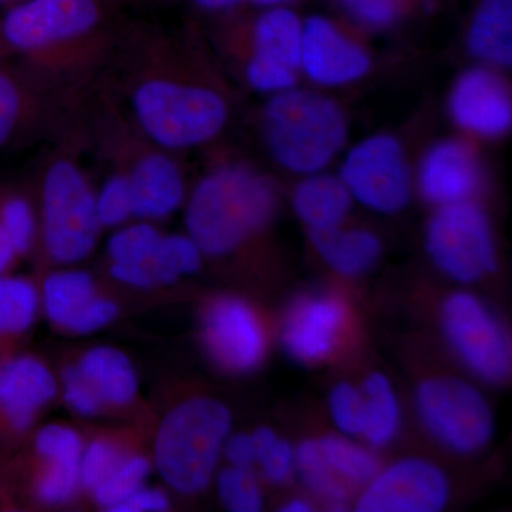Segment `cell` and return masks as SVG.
<instances>
[{
  "mask_svg": "<svg viewBox=\"0 0 512 512\" xmlns=\"http://www.w3.org/2000/svg\"><path fill=\"white\" fill-rule=\"evenodd\" d=\"M274 185L242 165H228L202 178L185 211L188 235L202 254L224 256L268 224L276 210Z\"/></svg>",
  "mask_w": 512,
  "mask_h": 512,
  "instance_id": "cell-1",
  "label": "cell"
},
{
  "mask_svg": "<svg viewBox=\"0 0 512 512\" xmlns=\"http://www.w3.org/2000/svg\"><path fill=\"white\" fill-rule=\"evenodd\" d=\"M232 413L214 397L184 400L161 421L154 441V466L175 493L197 495L214 480Z\"/></svg>",
  "mask_w": 512,
  "mask_h": 512,
  "instance_id": "cell-2",
  "label": "cell"
},
{
  "mask_svg": "<svg viewBox=\"0 0 512 512\" xmlns=\"http://www.w3.org/2000/svg\"><path fill=\"white\" fill-rule=\"evenodd\" d=\"M262 126L276 163L296 174L319 173L348 137V121L338 104L306 90L276 93L265 106Z\"/></svg>",
  "mask_w": 512,
  "mask_h": 512,
  "instance_id": "cell-3",
  "label": "cell"
},
{
  "mask_svg": "<svg viewBox=\"0 0 512 512\" xmlns=\"http://www.w3.org/2000/svg\"><path fill=\"white\" fill-rule=\"evenodd\" d=\"M133 110L144 133L170 150L207 143L228 119L227 104L214 90L167 79L140 84L134 92Z\"/></svg>",
  "mask_w": 512,
  "mask_h": 512,
  "instance_id": "cell-4",
  "label": "cell"
},
{
  "mask_svg": "<svg viewBox=\"0 0 512 512\" xmlns=\"http://www.w3.org/2000/svg\"><path fill=\"white\" fill-rule=\"evenodd\" d=\"M414 413L431 440L448 453H483L495 436L493 407L477 384L454 376H434L417 384Z\"/></svg>",
  "mask_w": 512,
  "mask_h": 512,
  "instance_id": "cell-5",
  "label": "cell"
},
{
  "mask_svg": "<svg viewBox=\"0 0 512 512\" xmlns=\"http://www.w3.org/2000/svg\"><path fill=\"white\" fill-rule=\"evenodd\" d=\"M43 242L57 264H77L87 258L100 235L96 195L72 161L50 165L42 187Z\"/></svg>",
  "mask_w": 512,
  "mask_h": 512,
  "instance_id": "cell-6",
  "label": "cell"
},
{
  "mask_svg": "<svg viewBox=\"0 0 512 512\" xmlns=\"http://www.w3.org/2000/svg\"><path fill=\"white\" fill-rule=\"evenodd\" d=\"M439 319L448 348L474 379L493 386L510 379V333L483 298L470 291L450 293Z\"/></svg>",
  "mask_w": 512,
  "mask_h": 512,
  "instance_id": "cell-7",
  "label": "cell"
},
{
  "mask_svg": "<svg viewBox=\"0 0 512 512\" xmlns=\"http://www.w3.org/2000/svg\"><path fill=\"white\" fill-rule=\"evenodd\" d=\"M424 248L434 268L456 284H477L497 269L493 225L473 201L437 208L427 224Z\"/></svg>",
  "mask_w": 512,
  "mask_h": 512,
  "instance_id": "cell-8",
  "label": "cell"
},
{
  "mask_svg": "<svg viewBox=\"0 0 512 512\" xmlns=\"http://www.w3.org/2000/svg\"><path fill=\"white\" fill-rule=\"evenodd\" d=\"M340 180L353 201L380 215L403 211L412 197V175L397 138L377 134L349 151Z\"/></svg>",
  "mask_w": 512,
  "mask_h": 512,
  "instance_id": "cell-9",
  "label": "cell"
},
{
  "mask_svg": "<svg viewBox=\"0 0 512 512\" xmlns=\"http://www.w3.org/2000/svg\"><path fill=\"white\" fill-rule=\"evenodd\" d=\"M451 497L446 471L429 458L412 456L380 467L360 488L357 512H440Z\"/></svg>",
  "mask_w": 512,
  "mask_h": 512,
  "instance_id": "cell-10",
  "label": "cell"
},
{
  "mask_svg": "<svg viewBox=\"0 0 512 512\" xmlns=\"http://www.w3.org/2000/svg\"><path fill=\"white\" fill-rule=\"evenodd\" d=\"M201 339L212 362L225 372H254L268 352V335L258 313L244 299H212L202 313Z\"/></svg>",
  "mask_w": 512,
  "mask_h": 512,
  "instance_id": "cell-11",
  "label": "cell"
},
{
  "mask_svg": "<svg viewBox=\"0 0 512 512\" xmlns=\"http://www.w3.org/2000/svg\"><path fill=\"white\" fill-rule=\"evenodd\" d=\"M99 20L96 0H25L0 22L3 40L20 52H35L90 32Z\"/></svg>",
  "mask_w": 512,
  "mask_h": 512,
  "instance_id": "cell-12",
  "label": "cell"
},
{
  "mask_svg": "<svg viewBox=\"0 0 512 512\" xmlns=\"http://www.w3.org/2000/svg\"><path fill=\"white\" fill-rule=\"evenodd\" d=\"M348 319V305L336 293H303L289 305L282 319V349L301 365L326 362L339 348Z\"/></svg>",
  "mask_w": 512,
  "mask_h": 512,
  "instance_id": "cell-13",
  "label": "cell"
},
{
  "mask_svg": "<svg viewBox=\"0 0 512 512\" xmlns=\"http://www.w3.org/2000/svg\"><path fill=\"white\" fill-rule=\"evenodd\" d=\"M56 393V377L37 357L10 355L0 360V444L25 434Z\"/></svg>",
  "mask_w": 512,
  "mask_h": 512,
  "instance_id": "cell-14",
  "label": "cell"
},
{
  "mask_svg": "<svg viewBox=\"0 0 512 512\" xmlns=\"http://www.w3.org/2000/svg\"><path fill=\"white\" fill-rule=\"evenodd\" d=\"M42 302L50 322L73 335H90L119 316L117 303L100 295L93 276L80 269H63L47 276Z\"/></svg>",
  "mask_w": 512,
  "mask_h": 512,
  "instance_id": "cell-15",
  "label": "cell"
},
{
  "mask_svg": "<svg viewBox=\"0 0 512 512\" xmlns=\"http://www.w3.org/2000/svg\"><path fill=\"white\" fill-rule=\"evenodd\" d=\"M372 60L362 46L330 20L312 16L302 29L301 67L312 82L336 87L369 73Z\"/></svg>",
  "mask_w": 512,
  "mask_h": 512,
  "instance_id": "cell-16",
  "label": "cell"
},
{
  "mask_svg": "<svg viewBox=\"0 0 512 512\" xmlns=\"http://www.w3.org/2000/svg\"><path fill=\"white\" fill-rule=\"evenodd\" d=\"M448 109L454 123L474 136L501 137L511 128L510 90L491 70L471 69L461 74L451 90Z\"/></svg>",
  "mask_w": 512,
  "mask_h": 512,
  "instance_id": "cell-17",
  "label": "cell"
},
{
  "mask_svg": "<svg viewBox=\"0 0 512 512\" xmlns=\"http://www.w3.org/2000/svg\"><path fill=\"white\" fill-rule=\"evenodd\" d=\"M481 181L476 153L463 141H440L421 161L419 190L424 200L437 208L473 201Z\"/></svg>",
  "mask_w": 512,
  "mask_h": 512,
  "instance_id": "cell-18",
  "label": "cell"
},
{
  "mask_svg": "<svg viewBox=\"0 0 512 512\" xmlns=\"http://www.w3.org/2000/svg\"><path fill=\"white\" fill-rule=\"evenodd\" d=\"M202 255L190 235H163L148 261L138 265L111 264L110 274L121 284L138 289L173 285L184 276L200 271Z\"/></svg>",
  "mask_w": 512,
  "mask_h": 512,
  "instance_id": "cell-19",
  "label": "cell"
},
{
  "mask_svg": "<svg viewBox=\"0 0 512 512\" xmlns=\"http://www.w3.org/2000/svg\"><path fill=\"white\" fill-rule=\"evenodd\" d=\"M134 217L158 220L173 214L183 204L185 185L177 164L164 154L141 158L128 174Z\"/></svg>",
  "mask_w": 512,
  "mask_h": 512,
  "instance_id": "cell-20",
  "label": "cell"
},
{
  "mask_svg": "<svg viewBox=\"0 0 512 512\" xmlns=\"http://www.w3.org/2000/svg\"><path fill=\"white\" fill-rule=\"evenodd\" d=\"M74 366L101 406L123 407L136 399L137 372L121 350L97 346L84 352Z\"/></svg>",
  "mask_w": 512,
  "mask_h": 512,
  "instance_id": "cell-21",
  "label": "cell"
},
{
  "mask_svg": "<svg viewBox=\"0 0 512 512\" xmlns=\"http://www.w3.org/2000/svg\"><path fill=\"white\" fill-rule=\"evenodd\" d=\"M309 234L322 261L335 274L345 278L367 274L382 258V242L367 229L342 228L340 225Z\"/></svg>",
  "mask_w": 512,
  "mask_h": 512,
  "instance_id": "cell-22",
  "label": "cell"
},
{
  "mask_svg": "<svg viewBox=\"0 0 512 512\" xmlns=\"http://www.w3.org/2000/svg\"><path fill=\"white\" fill-rule=\"evenodd\" d=\"M352 197L339 177L309 174L296 185L292 205L309 232L340 227L352 208Z\"/></svg>",
  "mask_w": 512,
  "mask_h": 512,
  "instance_id": "cell-23",
  "label": "cell"
},
{
  "mask_svg": "<svg viewBox=\"0 0 512 512\" xmlns=\"http://www.w3.org/2000/svg\"><path fill=\"white\" fill-rule=\"evenodd\" d=\"M467 49L494 66L512 62V0H481L467 33Z\"/></svg>",
  "mask_w": 512,
  "mask_h": 512,
  "instance_id": "cell-24",
  "label": "cell"
},
{
  "mask_svg": "<svg viewBox=\"0 0 512 512\" xmlns=\"http://www.w3.org/2000/svg\"><path fill=\"white\" fill-rule=\"evenodd\" d=\"M302 29L301 19L292 10L269 9L256 20L252 57L296 72L301 67Z\"/></svg>",
  "mask_w": 512,
  "mask_h": 512,
  "instance_id": "cell-25",
  "label": "cell"
},
{
  "mask_svg": "<svg viewBox=\"0 0 512 512\" xmlns=\"http://www.w3.org/2000/svg\"><path fill=\"white\" fill-rule=\"evenodd\" d=\"M359 386L365 400V429L360 440L375 450L390 446L403 424L402 403L392 380L383 373L372 372Z\"/></svg>",
  "mask_w": 512,
  "mask_h": 512,
  "instance_id": "cell-26",
  "label": "cell"
},
{
  "mask_svg": "<svg viewBox=\"0 0 512 512\" xmlns=\"http://www.w3.org/2000/svg\"><path fill=\"white\" fill-rule=\"evenodd\" d=\"M40 296L23 276L0 275V360L12 355L10 346L35 322Z\"/></svg>",
  "mask_w": 512,
  "mask_h": 512,
  "instance_id": "cell-27",
  "label": "cell"
},
{
  "mask_svg": "<svg viewBox=\"0 0 512 512\" xmlns=\"http://www.w3.org/2000/svg\"><path fill=\"white\" fill-rule=\"evenodd\" d=\"M318 441L326 464L350 490L365 487L379 471L377 450L363 440L335 433Z\"/></svg>",
  "mask_w": 512,
  "mask_h": 512,
  "instance_id": "cell-28",
  "label": "cell"
},
{
  "mask_svg": "<svg viewBox=\"0 0 512 512\" xmlns=\"http://www.w3.org/2000/svg\"><path fill=\"white\" fill-rule=\"evenodd\" d=\"M296 473L306 490L329 511L350 507V488L333 474L320 451L318 439L303 440L295 447Z\"/></svg>",
  "mask_w": 512,
  "mask_h": 512,
  "instance_id": "cell-29",
  "label": "cell"
},
{
  "mask_svg": "<svg viewBox=\"0 0 512 512\" xmlns=\"http://www.w3.org/2000/svg\"><path fill=\"white\" fill-rule=\"evenodd\" d=\"M221 504L231 512H259L264 508V491L252 468L227 466L215 474Z\"/></svg>",
  "mask_w": 512,
  "mask_h": 512,
  "instance_id": "cell-30",
  "label": "cell"
},
{
  "mask_svg": "<svg viewBox=\"0 0 512 512\" xmlns=\"http://www.w3.org/2000/svg\"><path fill=\"white\" fill-rule=\"evenodd\" d=\"M150 471L151 463L147 457H124L113 473L94 488V500L100 507L113 511L131 494L136 493L138 488L143 487Z\"/></svg>",
  "mask_w": 512,
  "mask_h": 512,
  "instance_id": "cell-31",
  "label": "cell"
},
{
  "mask_svg": "<svg viewBox=\"0 0 512 512\" xmlns=\"http://www.w3.org/2000/svg\"><path fill=\"white\" fill-rule=\"evenodd\" d=\"M161 238V232L148 222H138L119 229L107 245L111 264H143L156 252Z\"/></svg>",
  "mask_w": 512,
  "mask_h": 512,
  "instance_id": "cell-32",
  "label": "cell"
},
{
  "mask_svg": "<svg viewBox=\"0 0 512 512\" xmlns=\"http://www.w3.org/2000/svg\"><path fill=\"white\" fill-rule=\"evenodd\" d=\"M328 412L336 433L360 439L365 429V400L359 384L339 382L328 397Z\"/></svg>",
  "mask_w": 512,
  "mask_h": 512,
  "instance_id": "cell-33",
  "label": "cell"
},
{
  "mask_svg": "<svg viewBox=\"0 0 512 512\" xmlns=\"http://www.w3.org/2000/svg\"><path fill=\"white\" fill-rule=\"evenodd\" d=\"M79 485L80 463L45 461L35 480V495L40 503L62 505L72 500Z\"/></svg>",
  "mask_w": 512,
  "mask_h": 512,
  "instance_id": "cell-34",
  "label": "cell"
},
{
  "mask_svg": "<svg viewBox=\"0 0 512 512\" xmlns=\"http://www.w3.org/2000/svg\"><path fill=\"white\" fill-rule=\"evenodd\" d=\"M96 211L101 227L114 228L134 217L133 195L128 175H114L96 195Z\"/></svg>",
  "mask_w": 512,
  "mask_h": 512,
  "instance_id": "cell-35",
  "label": "cell"
},
{
  "mask_svg": "<svg viewBox=\"0 0 512 512\" xmlns=\"http://www.w3.org/2000/svg\"><path fill=\"white\" fill-rule=\"evenodd\" d=\"M37 456L43 461L80 463L84 446L82 437L72 427L49 424L37 431L33 441Z\"/></svg>",
  "mask_w": 512,
  "mask_h": 512,
  "instance_id": "cell-36",
  "label": "cell"
},
{
  "mask_svg": "<svg viewBox=\"0 0 512 512\" xmlns=\"http://www.w3.org/2000/svg\"><path fill=\"white\" fill-rule=\"evenodd\" d=\"M0 225L19 256L32 248L36 237V217L28 200L12 195L0 202Z\"/></svg>",
  "mask_w": 512,
  "mask_h": 512,
  "instance_id": "cell-37",
  "label": "cell"
},
{
  "mask_svg": "<svg viewBox=\"0 0 512 512\" xmlns=\"http://www.w3.org/2000/svg\"><path fill=\"white\" fill-rule=\"evenodd\" d=\"M126 454L109 440H94L80 458V485L93 491L119 466Z\"/></svg>",
  "mask_w": 512,
  "mask_h": 512,
  "instance_id": "cell-38",
  "label": "cell"
},
{
  "mask_svg": "<svg viewBox=\"0 0 512 512\" xmlns=\"http://www.w3.org/2000/svg\"><path fill=\"white\" fill-rule=\"evenodd\" d=\"M261 476L266 483L284 485L295 477L296 456L295 446L288 440L278 437L272 446L266 448L256 461Z\"/></svg>",
  "mask_w": 512,
  "mask_h": 512,
  "instance_id": "cell-39",
  "label": "cell"
},
{
  "mask_svg": "<svg viewBox=\"0 0 512 512\" xmlns=\"http://www.w3.org/2000/svg\"><path fill=\"white\" fill-rule=\"evenodd\" d=\"M338 2L356 22L369 28H384L392 25L400 13L399 0H338Z\"/></svg>",
  "mask_w": 512,
  "mask_h": 512,
  "instance_id": "cell-40",
  "label": "cell"
},
{
  "mask_svg": "<svg viewBox=\"0 0 512 512\" xmlns=\"http://www.w3.org/2000/svg\"><path fill=\"white\" fill-rule=\"evenodd\" d=\"M247 79L258 92L276 94L288 92L295 87L296 72L251 57L247 66Z\"/></svg>",
  "mask_w": 512,
  "mask_h": 512,
  "instance_id": "cell-41",
  "label": "cell"
},
{
  "mask_svg": "<svg viewBox=\"0 0 512 512\" xmlns=\"http://www.w3.org/2000/svg\"><path fill=\"white\" fill-rule=\"evenodd\" d=\"M62 384L64 402L74 413L83 417H96L103 410L99 399L77 372L76 366L64 369Z\"/></svg>",
  "mask_w": 512,
  "mask_h": 512,
  "instance_id": "cell-42",
  "label": "cell"
},
{
  "mask_svg": "<svg viewBox=\"0 0 512 512\" xmlns=\"http://www.w3.org/2000/svg\"><path fill=\"white\" fill-rule=\"evenodd\" d=\"M22 114V94L18 83L0 70V147L8 143Z\"/></svg>",
  "mask_w": 512,
  "mask_h": 512,
  "instance_id": "cell-43",
  "label": "cell"
},
{
  "mask_svg": "<svg viewBox=\"0 0 512 512\" xmlns=\"http://www.w3.org/2000/svg\"><path fill=\"white\" fill-rule=\"evenodd\" d=\"M222 457L228 466L254 468L256 466V448L251 433H231L222 448Z\"/></svg>",
  "mask_w": 512,
  "mask_h": 512,
  "instance_id": "cell-44",
  "label": "cell"
},
{
  "mask_svg": "<svg viewBox=\"0 0 512 512\" xmlns=\"http://www.w3.org/2000/svg\"><path fill=\"white\" fill-rule=\"evenodd\" d=\"M168 508H170V498L164 491L143 485L111 512H161L167 511Z\"/></svg>",
  "mask_w": 512,
  "mask_h": 512,
  "instance_id": "cell-45",
  "label": "cell"
},
{
  "mask_svg": "<svg viewBox=\"0 0 512 512\" xmlns=\"http://www.w3.org/2000/svg\"><path fill=\"white\" fill-rule=\"evenodd\" d=\"M18 252L13 247L5 229L0 225V275L9 274V269L15 264Z\"/></svg>",
  "mask_w": 512,
  "mask_h": 512,
  "instance_id": "cell-46",
  "label": "cell"
},
{
  "mask_svg": "<svg viewBox=\"0 0 512 512\" xmlns=\"http://www.w3.org/2000/svg\"><path fill=\"white\" fill-rule=\"evenodd\" d=\"M313 510V505L306 498H289L285 504H282L281 511L284 512H309Z\"/></svg>",
  "mask_w": 512,
  "mask_h": 512,
  "instance_id": "cell-47",
  "label": "cell"
},
{
  "mask_svg": "<svg viewBox=\"0 0 512 512\" xmlns=\"http://www.w3.org/2000/svg\"><path fill=\"white\" fill-rule=\"evenodd\" d=\"M198 6L208 10L229 9L238 5L241 0H195Z\"/></svg>",
  "mask_w": 512,
  "mask_h": 512,
  "instance_id": "cell-48",
  "label": "cell"
},
{
  "mask_svg": "<svg viewBox=\"0 0 512 512\" xmlns=\"http://www.w3.org/2000/svg\"><path fill=\"white\" fill-rule=\"evenodd\" d=\"M254 2L261 6H268V8H278V6L288 3L289 0H254Z\"/></svg>",
  "mask_w": 512,
  "mask_h": 512,
  "instance_id": "cell-49",
  "label": "cell"
},
{
  "mask_svg": "<svg viewBox=\"0 0 512 512\" xmlns=\"http://www.w3.org/2000/svg\"><path fill=\"white\" fill-rule=\"evenodd\" d=\"M0 2H3V0H0Z\"/></svg>",
  "mask_w": 512,
  "mask_h": 512,
  "instance_id": "cell-50",
  "label": "cell"
}]
</instances>
